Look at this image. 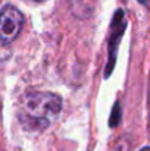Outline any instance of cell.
Wrapping results in <instances>:
<instances>
[{
	"mask_svg": "<svg viewBox=\"0 0 150 151\" xmlns=\"http://www.w3.org/2000/svg\"><path fill=\"white\" fill-rule=\"evenodd\" d=\"M62 110V99L54 93L34 91L22 97L18 117L27 131L41 132L57 119Z\"/></svg>",
	"mask_w": 150,
	"mask_h": 151,
	"instance_id": "cell-1",
	"label": "cell"
},
{
	"mask_svg": "<svg viewBox=\"0 0 150 151\" xmlns=\"http://www.w3.org/2000/svg\"><path fill=\"white\" fill-rule=\"evenodd\" d=\"M127 28V19H125V13L122 9H118L113 15V19L110 22V29H109V57H107V65L104 68V78H109L113 68H115V59H116V50H118V44L125 32Z\"/></svg>",
	"mask_w": 150,
	"mask_h": 151,
	"instance_id": "cell-2",
	"label": "cell"
},
{
	"mask_svg": "<svg viewBox=\"0 0 150 151\" xmlns=\"http://www.w3.org/2000/svg\"><path fill=\"white\" fill-rule=\"evenodd\" d=\"M24 16L15 6H4L0 12V40L10 44L21 32Z\"/></svg>",
	"mask_w": 150,
	"mask_h": 151,
	"instance_id": "cell-3",
	"label": "cell"
},
{
	"mask_svg": "<svg viewBox=\"0 0 150 151\" xmlns=\"http://www.w3.org/2000/svg\"><path fill=\"white\" fill-rule=\"evenodd\" d=\"M119 119H121V106H119V101H116L115 106H113L112 114H110V122H109V125H110L112 128L116 126V125L119 123Z\"/></svg>",
	"mask_w": 150,
	"mask_h": 151,
	"instance_id": "cell-4",
	"label": "cell"
},
{
	"mask_svg": "<svg viewBox=\"0 0 150 151\" xmlns=\"http://www.w3.org/2000/svg\"><path fill=\"white\" fill-rule=\"evenodd\" d=\"M10 53H12V50H10L9 44L0 40V60L9 59V57H10Z\"/></svg>",
	"mask_w": 150,
	"mask_h": 151,
	"instance_id": "cell-5",
	"label": "cell"
},
{
	"mask_svg": "<svg viewBox=\"0 0 150 151\" xmlns=\"http://www.w3.org/2000/svg\"><path fill=\"white\" fill-rule=\"evenodd\" d=\"M137 1H138L140 4H143V6L150 12V0H137Z\"/></svg>",
	"mask_w": 150,
	"mask_h": 151,
	"instance_id": "cell-6",
	"label": "cell"
},
{
	"mask_svg": "<svg viewBox=\"0 0 150 151\" xmlns=\"http://www.w3.org/2000/svg\"><path fill=\"white\" fill-rule=\"evenodd\" d=\"M115 151H127V150H125V147H124V145H118Z\"/></svg>",
	"mask_w": 150,
	"mask_h": 151,
	"instance_id": "cell-7",
	"label": "cell"
},
{
	"mask_svg": "<svg viewBox=\"0 0 150 151\" xmlns=\"http://www.w3.org/2000/svg\"><path fill=\"white\" fill-rule=\"evenodd\" d=\"M140 151H150V147H143Z\"/></svg>",
	"mask_w": 150,
	"mask_h": 151,
	"instance_id": "cell-8",
	"label": "cell"
},
{
	"mask_svg": "<svg viewBox=\"0 0 150 151\" xmlns=\"http://www.w3.org/2000/svg\"><path fill=\"white\" fill-rule=\"evenodd\" d=\"M34 1H38L40 3V1H44V0H34Z\"/></svg>",
	"mask_w": 150,
	"mask_h": 151,
	"instance_id": "cell-9",
	"label": "cell"
}]
</instances>
